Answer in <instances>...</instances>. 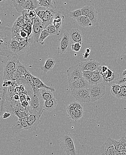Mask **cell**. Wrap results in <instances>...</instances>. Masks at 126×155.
<instances>
[{
    "instance_id": "obj_39",
    "label": "cell",
    "mask_w": 126,
    "mask_h": 155,
    "mask_svg": "<svg viewBox=\"0 0 126 155\" xmlns=\"http://www.w3.org/2000/svg\"><path fill=\"white\" fill-rule=\"evenodd\" d=\"M17 70L22 76H24L26 73L29 72V71L26 68L25 65L21 63L20 62L18 66Z\"/></svg>"
},
{
    "instance_id": "obj_13",
    "label": "cell",
    "mask_w": 126,
    "mask_h": 155,
    "mask_svg": "<svg viewBox=\"0 0 126 155\" xmlns=\"http://www.w3.org/2000/svg\"><path fill=\"white\" fill-rule=\"evenodd\" d=\"M69 86L71 91L83 89H89L90 84L84 78H82L77 81L69 84Z\"/></svg>"
},
{
    "instance_id": "obj_55",
    "label": "cell",
    "mask_w": 126,
    "mask_h": 155,
    "mask_svg": "<svg viewBox=\"0 0 126 155\" xmlns=\"http://www.w3.org/2000/svg\"><path fill=\"white\" fill-rule=\"evenodd\" d=\"M2 108H1V107H0V116H1V114H2Z\"/></svg>"
},
{
    "instance_id": "obj_20",
    "label": "cell",
    "mask_w": 126,
    "mask_h": 155,
    "mask_svg": "<svg viewBox=\"0 0 126 155\" xmlns=\"http://www.w3.org/2000/svg\"><path fill=\"white\" fill-rule=\"evenodd\" d=\"M23 9L25 10L32 11L35 10L38 7H40L38 1L36 0H26L23 4Z\"/></svg>"
},
{
    "instance_id": "obj_24",
    "label": "cell",
    "mask_w": 126,
    "mask_h": 155,
    "mask_svg": "<svg viewBox=\"0 0 126 155\" xmlns=\"http://www.w3.org/2000/svg\"><path fill=\"white\" fill-rule=\"evenodd\" d=\"M112 140L115 147V149L117 151L120 152L124 150V145L126 142L124 137H122L119 140H116L114 139H112Z\"/></svg>"
},
{
    "instance_id": "obj_21",
    "label": "cell",
    "mask_w": 126,
    "mask_h": 155,
    "mask_svg": "<svg viewBox=\"0 0 126 155\" xmlns=\"http://www.w3.org/2000/svg\"><path fill=\"white\" fill-rule=\"evenodd\" d=\"M57 105H58V100L55 99L54 97L53 99L45 101L43 110L44 111H51L56 108Z\"/></svg>"
},
{
    "instance_id": "obj_46",
    "label": "cell",
    "mask_w": 126,
    "mask_h": 155,
    "mask_svg": "<svg viewBox=\"0 0 126 155\" xmlns=\"http://www.w3.org/2000/svg\"><path fill=\"white\" fill-rule=\"evenodd\" d=\"M70 104L75 108V109L83 110V105L82 103H81V102H79V101L78 102V101H73V102H71Z\"/></svg>"
},
{
    "instance_id": "obj_47",
    "label": "cell",
    "mask_w": 126,
    "mask_h": 155,
    "mask_svg": "<svg viewBox=\"0 0 126 155\" xmlns=\"http://www.w3.org/2000/svg\"><path fill=\"white\" fill-rule=\"evenodd\" d=\"M21 76V75L16 70L13 73V75H12V77H11V81H17L19 79Z\"/></svg>"
},
{
    "instance_id": "obj_49",
    "label": "cell",
    "mask_w": 126,
    "mask_h": 155,
    "mask_svg": "<svg viewBox=\"0 0 126 155\" xmlns=\"http://www.w3.org/2000/svg\"><path fill=\"white\" fill-rule=\"evenodd\" d=\"M11 114L9 112H5L3 115V118L4 119L9 118L11 115Z\"/></svg>"
},
{
    "instance_id": "obj_14",
    "label": "cell",
    "mask_w": 126,
    "mask_h": 155,
    "mask_svg": "<svg viewBox=\"0 0 126 155\" xmlns=\"http://www.w3.org/2000/svg\"><path fill=\"white\" fill-rule=\"evenodd\" d=\"M33 42H34L33 39L31 36L27 39L19 42L18 48L16 51V55H20L24 52H26L30 48V46Z\"/></svg>"
},
{
    "instance_id": "obj_6",
    "label": "cell",
    "mask_w": 126,
    "mask_h": 155,
    "mask_svg": "<svg viewBox=\"0 0 126 155\" xmlns=\"http://www.w3.org/2000/svg\"><path fill=\"white\" fill-rule=\"evenodd\" d=\"M106 85L102 83L95 85H91L89 87L91 101H96L100 99L106 94Z\"/></svg>"
},
{
    "instance_id": "obj_16",
    "label": "cell",
    "mask_w": 126,
    "mask_h": 155,
    "mask_svg": "<svg viewBox=\"0 0 126 155\" xmlns=\"http://www.w3.org/2000/svg\"><path fill=\"white\" fill-rule=\"evenodd\" d=\"M69 34L71 45L82 41V33L78 29H72L69 31Z\"/></svg>"
},
{
    "instance_id": "obj_50",
    "label": "cell",
    "mask_w": 126,
    "mask_h": 155,
    "mask_svg": "<svg viewBox=\"0 0 126 155\" xmlns=\"http://www.w3.org/2000/svg\"><path fill=\"white\" fill-rule=\"evenodd\" d=\"M83 58L84 59H86L88 56H89V53H87V52H85L84 54H83Z\"/></svg>"
},
{
    "instance_id": "obj_11",
    "label": "cell",
    "mask_w": 126,
    "mask_h": 155,
    "mask_svg": "<svg viewBox=\"0 0 126 155\" xmlns=\"http://www.w3.org/2000/svg\"><path fill=\"white\" fill-rule=\"evenodd\" d=\"M82 71H89L94 72L101 65L94 59H91L89 61L79 64Z\"/></svg>"
},
{
    "instance_id": "obj_4",
    "label": "cell",
    "mask_w": 126,
    "mask_h": 155,
    "mask_svg": "<svg viewBox=\"0 0 126 155\" xmlns=\"http://www.w3.org/2000/svg\"><path fill=\"white\" fill-rule=\"evenodd\" d=\"M61 146L67 155H77L75 148L73 136L69 133H65L61 136Z\"/></svg>"
},
{
    "instance_id": "obj_25",
    "label": "cell",
    "mask_w": 126,
    "mask_h": 155,
    "mask_svg": "<svg viewBox=\"0 0 126 155\" xmlns=\"http://www.w3.org/2000/svg\"><path fill=\"white\" fill-rule=\"evenodd\" d=\"M39 92L40 95H41L42 99H43L44 101L53 99L54 98L53 92L48 90V89H39Z\"/></svg>"
},
{
    "instance_id": "obj_52",
    "label": "cell",
    "mask_w": 126,
    "mask_h": 155,
    "mask_svg": "<svg viewBox=\"0 0 126 155\" xmlns=\"http://www.w3.org/2000/svg\"><path fill=\"white\" fill-rule=\"evenodd\" d=\"M86 52L88 53H90L91 52V49L90 48H87L86 49Z\"/></svg>"
},
{
    "instance_id": "obj_22",
    "label": "cell",
    "mask_w": 126,
    "mask_h": 155,
    "mask_svg": "<svg viewBox=\"0 0 126 155\" xmlns=\"http://www.w3.org/2000/svg\"><path fill=\"white\" fill-rule=\"evenodd\" d=\"M33 79L34 83L37 90L40 89H48L53 92H55V89L47 86L43 81H41L40 79L37 77L33 76Z\"/></svg>"
},
{
    "instance_id": "obj_23",
    "label": "cell",
    "mask_w": 126,
    "mask_h": 155,
    "mask_svg": "<svg viewBox=\"0 0 126 155\" xmlns=\"http://www.w3.org/2000/svg\"><path fill=\"white\" fill-rule=\"evenodd\" d=\"M103 78L101 74L96 70L94 71V75L91 77V79L88 82L90 85H93L102 83H103Z\"/></svg>"
},
{
    "instance_id": "obj_10",
    "label": "cell",
    "mask_w": 126,
    "mask_h": 155,
    "mask_svg": "<svg viewBox=\"0 0 126 155\" xmlns=\"http://www.w3.org/2000/svg\"><path fill=\"white\" fill-rule=\"evenodd\" d=\"M71 45L69 32H65L59 40L58 49V53L60 54H63L68 51L70 47H71Z\"/></svg>"
},
{
    "instance_id": "obj_2",
    "label": "cell",
    "mask_w": 126,
    "mask_h": 155,
    "mask_svg": "<svg viewBox=\"0 0 126 155\" xmlns=\"http://www.w3.org/2000/svg\"><path fill=\"white\" fill-rule=\"evenodd\" d=\"M2 62L4 64L3 80L4 81H11L12 75L17 70L20 62L18 55L7 57Z\"/></svg>"
},
{
    "instance_id": "obj_27",
    "label": "cell",
    "mask_w": 126,
    "mask_h": 155,
    "mask_svg": "<svg viewBox=\"0 0 126 155\" xmlns=\"http://www.w3.org/2000/svg\"><path fill=\"white\" fill-rule=\"evenodd\" d=\"M76 20L77 21L78 24L82 27H89L93 26V24L87 17L81 16L77 19Z\"/></svg>"
},
{
    "instance_id": "obj_34",
    "label": "cell",
    "mask_w": 126,
    "mask_h": 155,
    "mask_svg": "<svg viewBox=\"0 0 126 155\" xmlns=\"http://www.w3.org/2000/svg\"><path fill=\"white\" fill-rule=\"evenodd\" d=\"M47 8L45 7H39L35 10L36 14L37 16H38L41 20H43L44 17H45V15H46V11Z\"/></svg>"
},
{
    "instance_id": "obj_33",
    "label": "cell",
    "mask_w": 126,
    "mask_h": 155,
    "mask_svg": "<svg viewBox=\"0 0 126 155\" xmlns=\"http://www.w3.org/2000/svg\"><path fill=\"white\" fill-rule=\"evenodd\" d=\"M111 92L112 95L116 97L119 94L121 89V85L117 84H114L110 86Z\"/></svg>"
},
{
    "instance_id": "obj_8",
    "label": "cell",
    "mask_w": 126,
    "mask_h": 155,
    "mask_svg": "<svg viewBox=\"0 0 126 155\" xmlns=\"http://www.w3.org/2000/svg\"><path fill=\"white\" fill-rule=\"evenodd\" d=\"M69 84L77 81L83 78L82 70L79 64L69 68L67 70Z\"/></svg>"
},
{
    "instance_id": "obj_54",
    "label": "cell",
    "mask_w": 126,
    "mask_h": 155,
    "mask_svg": "<svg viewBox=\"0 0 126 155\" xmlns=\"http://www.w3.org/2000/svg\"><path fill=\"white\" fill-rule=\"evenodd\" d=\"M4 90H2V89H0V94H3V93Z\"/></svg>"
},
{
    "instance_id": "obj_48",
    "label": "cell",
    "mask_w": 126,
    "mask_h": 155,
    "mask_svg": "<svg viewBox=\"0 0 126 155\" xmlns=\"http://www.w3.org/2000/svg\"><path fill=\"white\" fill-rule=\"evenodd\" d=\"M126 82V77H123V78H120L117 81L116 84H122L125 83Z\"/></svg>"
},
{
    "instance_id": "obj_45",
    "label": "cell",
    "mask_w": 126,
    "mask_h": 155,
    "mask_svg": "<svg viewBox=\"0 0 126 155\" xmlns=\"http://www.w3.org/2000/svg\"><path fill=\"white\" fill-rule=\"evenodd\" d=\"M82 45V42H80V43H76V44H72V45H71V49H72V50L74 51L78 52V51H79L80 50L81 48Z\"/></svg>"
},
{
    "instance_id": "obj_58",
    "label": "cell",
    "mask_w": 126,
    "mask_h": 155,
    "mask_svg": "<svg viewBox=\"0 0 126 155\" xmlns=\"http://www.w3.org/2000/svg\"><path fill=\"white\" fill-rule=\"evenodd\" d=\"M0 118H1V116H0Z\"/></svg>"
},
{
    "instance_id": "obj_40",
    "label": "cell",
    "mask_w": 126,
    "mask_h": 155,
    "mask_svg": "<svg viewBox=\"0 0 126 155\" xmlns=\"http://www.w3.org/2000/svg\"><path fill=\"white\" fill-rule=\"evenodd\" d=\"M69 14V16L70 17L72 18L75 20H77V19L82 16L80 9L70 11Z\"/></svg>"
},
{
    "instance_id": "obj_18",
    "label": "cell",
    "mask_w": 126,
    "mask_h": 155,
    "mask_svg": "<svg viewBox=\"0 0 126 155\" xmlns=\"http://www.w3.org/2000/svg\"><path fill=\"white\" fill-rule=\"evenodd\" d=\"M64 16L60 11H56L53 20L52 24L56 30L61 32V29L63 23Z\"/></svg>"
},
{
    "instance_id": "obj_5",
    "label": "cell",
    "mask_w": 126,
    "mask_h": 155,
    "mask_svg": "<svg viewBox=\"0 0 126 155\" xmlns=\"http://www.w3.org/2000/svg\"><path fill=\"white\" fill-rule=\"evenodd\" d=\"M100 74L103 78V83L107 86H111L112 84L116 83L120 78L119 74L115 69L110 66H109L106 72Z\"/></svg>"
},
{
    "instance_id": "obj_53",
    "label": "cell",
    "mask_w": 126,
    "mask_h": 155,
    "mask_svg": "<svg viewBox=\"0 0 126 155\" xmlns=\"http://www.w3.org/2000/svg\"><path fill=\"white\" fill-rule=\"evenodd\" d=\"M126 75V70H124L123 71V73H122V76L124 77V76H125Z\"/></svg>"
},
{
    "instance_id": "obj_7",
    "label": "cell",
    "mask_w": 126,
    "mask_h": 155,
    "mask_svg": "<svg viewBox=\"0 0 126 155\" xmlns=\"http://www.w3.org/2000/svg\"><path fill=\"white\" fill-rule=\"evenodd\" d=\"M44 29L42 20L36 16L33 20L31 34L35 43H38L39 35Z\"/></svg>"
},
{
    "instance_id": "obj_3",
    "label": "cell",
    "mask_w": 126,
    "mask_h": 155,
    "mask_svg": "<svg viewBox=\"0 0 126 155\" xmlns=\"http://www.w3.org/2000/svg\"><path fill=\"white\" fill-rule=\"evenodd\" d=\"M44 102L45 101L41 97L39 89L38 91L33 94L31 101L29 102V108L30 114L42 115L44 112Z\"/></svg>"
},
{
    "instance_id": "obj_57",
    "label": "cell",
    "mask_w": 126,
    "mask_h": 155,
    "mask_svg": "<svg viewBox=\"0 0 126 155\" xmlns=\"http://www.w3.org/2000/svg\"></svg>"
},
{
    "instance_id": "obj_59",
    "label": "cell",
    "mask_w": 126,
    "mask_h": 155,
    "mask_svg": "<svg viewBox=\"0 0 126 155\" xmlns=\"http://www.w3.org/2000/svg\"><path fill=\"white\" fill-rule=\"evenodd\" d=\"M125 83H126V82Z\"/></svg>"
},
{
    "instance_id": "obj_28",
    "label": "cell",
    "mask_w": 126,
    "mask_h": 155,
    "mask_svg": "<svg viewBox=\"0 0 126 155\" xmlns=\"http://www.w3.org/2000/svg\"><path fill=\"white\" fill-rule=\"evenodd\" d=\"M55 64V61L52 59H48L46 61L45 65L41 68L42 71L45 72H48L52 70Z\"/></svg>"
},
{
    "instance_id": "obj_17",
    "label": "cell",
    "mask_w": 126,
    "mask_h": 155,
    "mask_svg": "<svg viewBox=\"0 0 126 155\" xmlns=\"http://www.w3.org/2000/svg\"><path fill=\"white\" fill-rule=\"evenodd\" d=\"M56 10L53 8H47L46 11L45 17L42 21L44 29H46L49 25L52 23Z\"/></svg>"
},
{
    "instance_id": "obj_51",
    "label": "cell",
    "mask_w": 126,
    "mask_h": 155,
    "mask_svg": "<svg viewBox=\"0 0 126 155\" xmlns=\"http://www.w3.org/2000/svg\"><path fill=\"white\" fill-rule=\"evenodd\" d=\"M119 155H126V151L124 150L119 153Z\"/></svg>"
},
{
    "instance_id": "obj_56",
    "label": "cell",
    "mask_w": 126,
    "mask_h": 155,
    "mask_svg": "<svg viewBox=\"0 0 126 155\" xmlns=\"http://www.w3.org/2000/svg\"><path fill=\"white\" fill-rule=\"evenodd\" d=\"M124 150H126V142L125 143V145H124Z\"/></svg>"
},
{
    "instance_id": "obj_44",
    "label": "cell",
    "mask_w": 126,
    "mask_h": 155,
    "mask_svg": "<svg viewBox=\"0 0 126 155\" xmlns=\"http://www.w3.org/2000/svg\"><path fill=\"white\" fill-rule=\"evenodd\" d=\"M94 72L89 71H82L83 77L86 80L89 81L91 77L94 75Z\"/></svg>"
},
{
    "instance_id": "obj_32",
    "label": "cell",
    "mask_w": 126,
    "mask_h": 155,
    "mask_svg": "<svg viewBox=\"0 0 126 155\" xmlns=\"http://www.w3.org/2000/svg\"><path fill=\"white\" fill-rule=\"evenodd\" d=\"M14 114L18 117V119H24L28 118L30 114L29 113V107L24 110L17 111L14 113Z\"/></svg>"
},
{
    "instance_id": "obj_37",
    "label": "cell",
    "mask_w": 126,
    "mask_h": 155,
    "mask_svg": "<svg viewBox=\"0 0 126 155\" xmlns=\"http://www.w3.org/2000/svg\"><path fill=\"white\" fill-rule=\"evenodd\" d=\"M121 85L120 91L116 97L117 98L126 99V83L122 84Z\"/></svg>"
},
{
    "instance_id": "obj_36",
    "label": "cell",
    "mask_w": 126,
    "mask_h": 155,
    "mask_svg": "<svg viewBox=\"0 0 126 155\" xmlns=\"http://www.w3.org/2000/svg\"><path fill=\"white\" fill-rule=\"evenodd\" d=\"M46 30L48 32L49 35H59L60 34V32L56 30V28H55L52 23L49 25L46 28Z\"/></svg>"
},
{
    "instance_id": "obj_1",
    "label": "cell",
    "mask_w": 126,
    "mask_h": 155,
    "mask_svg": "<svg viewBox=\"0 0 126 155\" xmlns=\"http://www.w3.org/2000/svg\"><path fill=\"white\" fill-rule=\"evenodd\" d=\"M13 35L12 29L5 26L0 27V55L6 57L16 55L10 50Z\"/></svg>"
},
{
    "instance_id": "obj_19",
    "label": "cell",
    "mask_w": 126,
    "mask_h": 155,
    "mask_svg": "<svg viewBox=\"0 0 126 155\" xmlns=\"http://www.w3.org/2000/svg\"><path fill=\"white\" fill-rule=\"evenodd\" d=\"M29 129L28 125V118L24 119H18L17 122L15 124L14 126L13 130L14 131L17 133L21 130H28Z\"/></svg>"
},
{
    "instance_id": "obj_42",
    "label": "cell",
    "mask_w": 126,
    "mask_h": 155,
    "mask_svg": "<svg viewBox=\"0 0 126 155\" xmlns=\"http://www.w3.org/2000/svg\"><path fill=\"white\" fill-rule=\"evenodd\" d=\"M75 110V108L72 106L70 103L66 108V112H67V114H68V117L72 119L73 118V112H74Z\"/></svg>"
},
{
    "instance_id": "obj_30",
    "label": "cell",
    "mask_w": 126,
    "mask_h": 155,
    "mask_svg": "<svg viewBox=\"0 0 126 155\" xmlns=\"http://www.w3.org/2000/svg\"><path fill=\"white\" fill-rule=\"evenodd\" d=\"M24 78L26 80V81L28 83V84L32 87L33 91V94L36 93L38 91V90L36 89L34 83L33 79V75L31 74L30 72H28L24 76Z\"/></svg>"
},
{
    "instance_id": "obj_31",
    "label": "cell",
    "mask_w": 126,
    "mask_h": 155,
    "mask_svg": "<svg viewBox=\"0 0 126 155\" xmlns=\"http://www.w3.org/2000/svg\"><path fill=\"white\" fill-rule=\"evenodd\" d=\"M26 1V0H14V1H12L15 9L19 13H22V12H24V10L22 6Z\"/></svg>"
},
{
    "instance_id": "obj_38",
    "label": "cell",
    "mask_w": 126,
    "mask_h": 155,
    "mask_svg": "<svg viewBox=\"0 0 126 155\" xmlns=\"http://www.w3.org/2000/svg\"><path fill=\"white\" fill-rule=\"evenodd\" d=\"M49 36H50V35L48 32L47 31L46 29H44L41 32V34H40V35H39L38 43L40 44V45H44V41L46 40V38Z\"/></svg>"
},
{
    "instance_id": "obj_12",
    "label": "cell",
    "mask_w": 126,
    "mask_h": 155,
    "mask_svg": "<svg viewBox=\"0 0 126 155\" xmlns=\"http://www.w3.org/2000/svg\"><path fill=\"white\" fill-rule=\"evenodd\" d=\"M115 148L110 137L103 144L100 149V155H115Z\"/></svg>"
},
{
    "instance_id": "obj_35",
    "label": "cell",
    "mask_w": 126,
    "mask_h": 155,
    "mask_svg": "<svg viewBox=\"0 0 126 155\" xmlns=\"http://www.w3.org/2000/svg\"><path fill=\"white\" fill-rule=\"evenodd\" d=\"M19 43V42L13 37L12 41H11V44H10V48L11 52L14 55H16L15 54L16 51L17 50L18 48Z\"/></svg>"
},
{
    "instance_id": "obj_15",
    "label": "cell",
    "mask_w": 126,
    "mask_h": 155,
    "mask_svg": "<svg viewBox=\"0 0 126 155\" xmlns=\"http://www.w3.org/2000/svg\"><path fill=\"white\" fill-rule=\"evenodd\" d=\"M41 115L30 114L28 118V130L32 132L36 129L39 124V119Z\"/></svg>"
},
{
    "instance_id": "obj_26",
    "label": "cell",
    "mask_w": 126,
    "mask_h": 155,
    "mask_svg": "<svg viewBox=\"0 0 126 155\" xmlns=\"http://www.w3.org/2000/svg\"><path fill=\"white\" fill-rule=\"evenodd\" d=\"M40 7L54 9L55 6V2L52 0H37Z\"/></svg>"
},
{
    "instance_id": "obj_29",
    "label": "cell",
    "mask_w": 126,
    "mask_h": 155,
    "mask_svg": "<svg viewBox=\"0 0 126 155\" xmlns=\"http://www.w3.org/2000/svg\"><path fill=\"white\" fill-rule=\"evenodd\" d=\"M89 20L94 25L96 22L97 19V11L93 6L90 7V11L87 17Z\"/></svg>"
},
{
    "instance_id": "obj_41",
    "label": "cell",
    "mask_w": 126,
    "mask_h": 155,
    "mask_svg": "<svg viewBox=\"0 0 126 155\" xmlns=\"http://www.w3.org/2000/svg\"><path fill=\"white\" fill-rule=\"evenodd\" d=\"M83 115V110L75 109L73 114L72 119L77 121L79 119H80Z\"/></svg>"
},
{
    "instance_id": "obj_9",
    "label": "cell",
    "mask_w": 126,
    "mask_h": 155,
    "mask_svg": "<svg viewBox=\"0 0 126 155\" xmlns=\"http://www.w3.org/2000/svg\"><path fill=\"white\" fill-rule=\"evenodd\" d=\"M74 98L81 103H89L91 101L89 89H83L71 91Z\"/></svg>"
},
{
    "instance_id": "obj_43",
    "label": "cell",
    "mask_w": 126,
    "mask_h": 155,
    "mask_svg": "<svg viewBox=\"0 0 126 155\" xmlns=\"http://www.w3.org/2000/svg\"><path fill=\"white\" fill-rule=\"evenodd\" d=\"M90 7L91 6L90 5H87V6H84V7L80 8L82 16L87 17L90 13Z\"/></svg>"
}]
</instances>
